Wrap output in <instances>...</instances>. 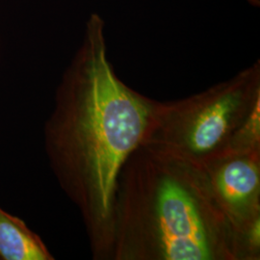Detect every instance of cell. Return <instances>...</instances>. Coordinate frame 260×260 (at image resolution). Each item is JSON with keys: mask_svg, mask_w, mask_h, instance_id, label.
I'll list each match as a JSON object with an SVG mask.
<instances>
[{"mask_svg": "<svg viewBox=\"0 0 260 260\" xmlns=\"http://www.w3.org/2000/svg\"><path fill=\"white\" fill-rule=\"evenodd\" d=\"M150 102L116 75L104 20L91 15L57 88L44 137L49 166L82 217L93 259L112 260L117 181L144 139Z\"/></svg>", "mask_w": 260, "mask_h": 260, "instance_id": "cell-1", "label": "cell"}, {"mask_svg": "<svg viewBox=\"0 0 260 260\" xmlns=\"http://www.w3.org/2000/svg\"><path fill=\"white\" fill-rule=\"evenodd\" d=\"M203 168L226 221L260 258V148L230 152Z\"/></svg>", "mask_w": 260, "mask_h": 260, "instance_id": "cell-4", "label": "cell"}, {"mask_svg": "<svg viewBox=\"0 0 260 260\" xmlns=\"http://www.w3.org/2000/svg\"><path fill=\"white\" fill-rule=\"evenodd\" d=\"M0 259L53 260L41 237L0 207Z\"/></svg>", "mask_w": 260, "mask_h": 260, "instance_id": "cell-5", "label": "cell"}, {"mask_svg": "<svg viewBox=\"0 0 260 260\" xmlns=\"http://www.w3.org/2000/svg\"><path fill=\"white\" fill-rule=\"evenodd\" d=\"M112 260H255L203 168L140 145L121 168Z\"/></svg>", "mask_w": 260, "mask_h": 260, "instance_id": "cell-2", "label": "cell"}, {"mask_svg": "<svg viewBox=\"0 0 260 260\" xmlns=\"http://www.w3.org/2000/svg\"><path fill=\"white\" fill-rule=\"evenodd\" d=\"M141 145L200 167L233 151L260 148L259 61L184 99L151 100Z\"/></svg>", "mask_w": 260, "mask_h": 260, "instance_id": "cell-3", "label": "cell"}]
</instances>
